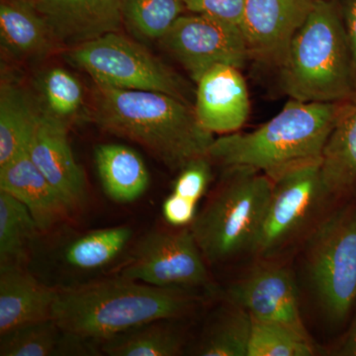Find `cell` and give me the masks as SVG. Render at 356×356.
<instances>
[{
  "label": "cell",
  "instance_id": "cell-5",
  "mask_svg": "<svg viewBox=\"0 0 356 356\" xmlns=\"http://www.w3.org/2000/svg\"><path fill=\"white\" fill-rule=\"evenodd\" d=\"M225 170L221 184L191 226L209 264L252 254L273 191L264 173L248 168Z\"/></svg>",
  "mask_w": 356,
  "mask_h": 356
},
{
  "label": "cell",
  "instance_id": "cell-28",
  "mask_svg": "<svg viewBox=\"0 0 356 356\" xmlns=\"http://www.w3.org/2000/svg\"><path fill=\"white\" fill-rule=\"evenodd\" d=\"M60 327L51 320L34 323L1 336V356H49L60 346Z\"/></svg>",
  "mask_w": 356,
  "mask_h": 356
},
{
  "label": "cell",
  "instance_id": "cell-17",
  "mask_svg": "<svg viewBox=\"0 0 356 356\" xmlns=\"http://www.w3.org/2000/svg\"><path fill=\"white\" fill-rule=\"evenodd\" d=\"M0 191L10 194L29 210L41 233L51 231L72 215L27 152L0 166Z\"/></svg>",
  "mask_w": 356,
  "mask_h": 356
},
{
  "label": "cell",
  "instance_id": "cell-10",
  "mask_svg": "<svg viewBox=\"0 0 356 356\" xmlns=\"http://www.w3.org/2000/svg\"><path fill=\"white\" fill-rule=\"evenodd\" d=\"M159 41L195 83L216 65L242 69L250 60L240 26L201 14L180 16Z\"/></svg>",
  "mask_w": 356,
  "mask_h": 356
},
{
  "label": "cell",
  "instance_id": "cell-29",
  "mask_svg": "<svg viewBox=\"0 0 356 356\" xmlns=\"http://www.w3.org/2000/svg\"><path fill=\"white\" fill-rule=\"evenodd\" d=\"M41 88L46 104L44 111L56 118L67 123L83 107V86L67 70H49L42 79Z\"/></svg>",
  "mask_w": 356,
  "mask_h": 356
},
{
  "label": "cell",
  "instance_id": "cell-14",
  "mask_svg": "<svg viewBox=\"0 0 356 356\" xmlns=\"http://www.w3.org/2000/svg\"><path fill=\"white\" fill-rule=\"evenodd\" d=\"M196 86L193 107L200 125L221 136L238 132L250 112V95L241 69L216 65Z\"/></svg>",
  "mask_w": 356,
  "mask_h": 356
},
{
  "label": "cell",
  "instance_id": "cell-15",
  "mask_svg": "<svg viewBox=\"0 0 356 356\" xmlns=\"http://www.w3.org/2000/svg\"><path fill=\"white\" fill-rule=\"evenodd\" d=\"M56 43H86L109 33L119 32L124 0H34Z\"/></svg>",
  "mask_w": 356,
  "mask_h": 356
},
{
  "label": "cell",
  "instance_id": "cell-9",
  "mask_svg": "<svg viewBox=\"0 0 356 356\" xmlns=\"http://www.w3.org/2000/svg\"><path fill=\"white\" fill-rule=\"evenodd\" d=\"M206 264L191 227L154 229L140 238L119 276L153 286L191 291L210 287Z\"/></svg>",
  "mask_w": 356,
  "mask_h": 356
},
{
  "label": "cell",
  "instance_id": "cell-21",
  "mask_svg": "<svg viewBox=\"0 0 356 356\" xmlns=\"http://www.w3.org/2000/svg\"><path fill=\"white\" fill-rule=\"evenodd\" d=\"M42 109L27 91L2 79L0 88V166L27 152Z\"/></svg>",
  "mask_w": 356,
  "mask_h": 356
},
{
  "label": "cell",
  "instance_id": "cell-7",
  "mask_svg": "<svg viewBox=\"0 0 356 356\" xmlns=\"http://www.w3.org/2000/svg\"><path fill=\"white\" fill-rule=\"evenodd\" d=\"M70 62L88 72L96 84L172 95L194 104L191 84L142 44L119 32L70 48Z\"/></svg>",
  "mask_w": 356,
  "mask_h": 356
},
{
  "label": "cell",
  "instance_id": "cell-12",
  "mask_svg": "<svg viewBox=\"0 0 356 356\" xmlns=\"http://www.w3.org/2000/svg\"><path fill=\"white\" fill-rule=\"evenodd\" d=\"M318 0H245L241 22L250 60L280 67Z\"/></svg>",
  "mask_w": 356,
  "mask_h": 356
},
{
  "label": "cell",
  "instance_id": "cell-30",
  "mask_svg": "<svg viewBox=\"0 0 356 356\" xmlns=\"http://www.w3.org/2000/svg\"><path fill=\"white\" fill-rule=\"evenodd\" d=\"M209 156L193 159L179 170L173 184V191L178 195L199 202L207 191L212 179V168Z\"/></svg>",
  "mask_w": 356,
  "mask_h": 356
},
{
  "label": "cell",
  "instance_id": "cell-24",
  "mask_svg": "<svg viewBox=\"0 0 356 356\" xmlns=\"http://www.w3.org/2000/svg\"><path fill=\"white\" fill-rule=\"evenodd\" d=\"M38 233L29 210L10 194L0 191V266H22Z\"/></svg>",
  "mask_w": 356,
  "mask_h": 356
},
{
  "label": "cell",
  "instance_id": "cell-22",
  "mask_svg": "<svg viewBox=\"0 0 356 356\" xmlns=\"http://www.w3.org/2000/svg\"><path fill=\"white\" fill-rule=\"evenodd\" d=\"M172 320L147 323L103 341L102 351L110 356H175L180 355L184 337Z\"/></svg>",
  "mask_w": 356,
  "mask_h": 356
},
{
  "label": "cell",
  "instance_id": "cell-13",
  "mask_svg": "<svg viewBox=\"0 0 356 356\" xmlns=\"http://www.w3.org/2000/svg\"><path fill=\"white\" fill-rule=\"evenodd\" d=\"M27 154L74 214L86 199L83 170L76 163L67 137V123L42 110Z\"/></svg>",
  "mask_w": 356,
  "mask_h": 356
},
{
  "label": "cell",
  "instance_id": "cell-20",
  "mask_svg": "<svg viewBox=\"0 0 356 356\" xmlns=\"http://www.w3.org/2000/svg\"><path fill=\"white\" fill-rule=\"evenodd\" d=\"M95 163L103 191L115 203H132L149 187L147 166L142 156L131 147L100 145L95 149Z\"/></svg>",
  "mask_w": 356,
  "mask_h": 356
},
{
  "label": "cell",
  "instance_id": "cell-31",
  "mask_svg": "<svg viewBox=\"0 0 356 356\" xmlns=\"http://www.w3.org/2000/svg\"><path fill=\"white\" fill-rule=\"evenodd\" d=\"M185 8L191 13L240 26L245 0H184Z\"/></svg>",
  "mask_w": 356,
  "mask_h": 356
},
{
  "label": "cell",
  "instance_id": "cell-1",
  "mask_svg": "<svg viewBox=\"0 0 356 356\" xmlns=\"http://www.w3.org/2000/svg\"><path fill=\"white\" fill-rule=\"evenodd\" d=\"M200 303L189 290L118 276L57 290L51 318L70 339L102 343L147 323L186 317Z\"/></svg>",
  "mask_w": 356,
  "mask_h": 356
},
{
  "label": "cell",
  "instance_id": "cell-34",
  "mask_svg": "<svg viewBox=\"0 0 356 356\" xmlns=\"http://www.w3.org/2000/svg\"><path fill=\"white\" fill-rule=\"evenodd\" d=\"M330 355L356 356V309L343 334L330 350Z\"/></svg>",
  "mask_w": 356,
  "mask_h": 356
},
{
  "label": "cell",
  "instance_id": "cell-33",
  "mask_svg": "<svg viewBox=\"0 0 356 356\" xmlns=\"http://www.w3.org/2000/svg\"><path fill=\"white\" fill-rule=\"evenodd\" d=\"M348 35L356 76V0H337Z\"/></svg>",
  "mask_w": 356,
  "mask_h": 356
},
{
  "label": "cell",
  "instance_id": "cell-32",
  "mask_svg": "<svg viewBox=\"0 0 356 356\" xmlns=\"http://www.w3.org/2000/svg\"><path fill=\"white\" fill-rule=\"evenodd\" d=\"M197 204L172 192L163 204V216L175 228L191 227L198 214Z\"/></svg>",
  "mask_w": 356,
  "mask_h": 356
},
{
  "label": "cell",
  "instance_id": "cell-4",
  "mask_svg": "<svg viewBox=\"0 0 356 356\" xmlns=\"http://www.w3.org/2000/svg\"><path fill=\"white\" fill-rule=\"evenodd\" d=\"M278 70L290 99L337 103L355 95V65L337 0H318Z\"/></svg>",
  "mask_w": 356,
  "mask_h": 356
},
{
  "label": "cell",
  "instance_id": "cell-19",
  "mask_svg": "<svg viewBox=\"0 0 356 356\" xmlns=\"http://www.w3.org/2000/svg\"><path fill=\"white\" fill-rule=\"evenodd\" d=\"M2 49L16 58L43 55L56 43L34 0H0Z\"/></svg>",
  "mask_w": 356,
  "mask_h": 356
},
{
  "label": "cell",
  "instance_id": "cell-8",
  "mask_svg": "<svg viewBox=\"0 0 356 356\" xmlns=\"http://www.w3.org/2000/svg\"><path fill=\"white\" fill-rule=\"evenodd\" d=\"M270 178V177H269ZM273 191L252 254L275 259L317 224L332 205L321 172V159L287 168L270 178Z\"/></svg>",
  "mask_w": 356,
  "mask_h": 356
},
{
  "label": "cell",
  "instance_id": "cell-18",
  "mask_svg": "<svg viewBox=\"0 0 356 356\" xmlns=\"http://www.w3.org/2000/svg\"><path fill=\"white\" fill-rule=\"evenodd\" d=\"M56 294L22 266H0V336L51 320Z\"/></svg>",
  "mask_w": 356,
  "mask_h": 356
},
{
  "label": "cell",
  "instance_id": "cell-11",
  "mask_svg": "<svg viewBox=\"0 0 356 356\" xmlns=\"http://www.w3.org/2000/svg\"><path fill=\"white\" fill-rule=\"evenodd\" d=\"M227 301L248 312L254 320L283 323L307 331L296 280L289 267L275 259H259L232 283L227 290Z\"/></svg>",
  "mask_w": 356,
  "mask_h": 356
},
{
  "label": "cell",
  "instance_id": "cell-3",
  "mask_svg": "<svg viewBox=\"0 0 356 356\" xmlns=\"http://www.w3.org/2000/svg\"><path fill=\"white\" fill-rule=\"evenodd\" d=\"M337 103L290 99L257 130L215 139L208 156L225 168H252L270 178L292 166L321 159L336 120Z\"/></svg>",
  "mask_w": 356,
  "mask_h": 356
},
{
  "label": "cell",
  "instance_id": "cell-25",
  "mask_svg": "<svg viewBox=\"0 0 356 356\" xmlns=\"http://www.w3.org/2000/svg\"><path fill=\"white\" fill-rule=\"evenodd\" d=\"M252 318L248 312L227 301V306L210 325L196 355L248 356Z\"/></svg>",
  "mask_w": 356,
  "mask_h": 356
},
{
  "label": "cell",
  "instance_id": "cell-16",
  "mask_svg": "<svg viewBox=\"0 0 356 356\" xmlns=\"http://www.w3.org/2000/svg\"><path fill=\"white\" fill-rule=\"evenodd\" d=\"M321 172L332 205L356 199V92L337 103L336 120L321 156Z\"/></svg>",
  "mask_w": 356,
  "mask_h": 356
},
{
  "label": "cell",
  "instance_id": "cell-2",
  "mask_svg": "<svg viewBox=\"0 0 356 356\" xmlns=\"http://www.w3.org/2000/svg\"><path fill=\"white\" fill-rule=\"evenodd\" d=\"M91 116L98 127L137 143L172 170L207 156L215 140L193 105L156 91L96 84Z\"/></svg>",
  "mask_w": 356,
  "mask_h": 356
},
{
  "label": "cell",
  "instance_id": "cell-6",
  "mask_svg": "<svg viewBox=\"0 0 356 356\" xmlns=\"http://www.w3.org/2000/svg\"><path fill=\"white\" fill-rule=\"evenodd\" d=\"M303 264L325 323L343 331L356 309V199L332 207L307 234Z\"/></svg>",
  "mask_w": 356,
  "mask_h": 356
},
{
  "label": "cell",
  "instance_id": "cell-27",
  "mask_svg": "<svg viewBox=\"0 0 356 356\" xmlns=\"http://www.w3.org/2000/svg\"><path fill=\"white\" fill-rule=\"evenodd\" d=\"M185 10L184 0H124L123 20L143 38L161 40Z\"/></svg>",
  "mask_w": 356,
  "mask_h": 356
},
{
  "label": "cell",
  "instance_id": "cell-26",
  "mask_svg": "<svg viewBox=\"0 0 356 356\" xmlns=\"http://www.w3.org/2000/svg\"><path fill=\"white\" fill-rule=\"evenodd\" d=\"M315 355V344L309 336L308 332L302 331L283 323L252 318L248 356Z\"/></svg>",
  "mask_w": 356,
  "mask_h": 356
},
{
  "label": "cell",
  "instance_id": "cell-23",
  "mask_svg": "<svg viewBox=\"0 0 356 356\" xmlns=\"http://www.w3.org/2000/svg\"><path fill=\"white\" fill-rule=\"evenodd\" d=\"M133 236L130 227H112L88 232L65 248L64 259L76 270H97L112 264Z\"/></svg>",
  "mask_w": 356,
  "mask_h": 356
}]
</instances>
